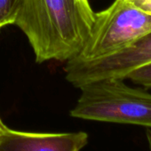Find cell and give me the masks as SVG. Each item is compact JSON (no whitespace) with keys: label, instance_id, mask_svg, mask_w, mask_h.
<instances>
[{"label":"cell","instance_id":"cell-6","mask_svg":"<svg viewBox=\"0 0 151 151\" xmlns=\"http://www.w3.org/2000/svg\"><path fill=\"white\" fill-rule=\"evenodd\" d=\"M22 0H0V29L14 24Z\"/></svg>","mask_w":151,"mask_h":151},{"label":"cell","instance_id":"cell-8","mask_svg":"<svg viewBox=\"0 0 151 151\" xmlns=\"http://www.w3.org/2000/svg\"><path fill=\"white\" fill-rule=\"evenodd\" d=\"M140 11L151 15V0H128Z\"/></svg>","mask_w":151,"mask_h":151},{"label":"cell","instance_id":"cell-4","mask_svg":"<svg viewBox=\"0 0 151 151\" xmlns=\"http://www.w3.org/2000/svg\"><path fill=\"white\" fill-rule=\"evenodd\" d=\"M151 62V32L130 47L110 56L88 61L68 60L66 79L75 87L106 78L125 79L134 69Z\"/></svg>","mask_w":151,"mask_h":151},{"label":"cell","instance_id":"cell-9","mask_svg":"<svg viewBox=\"0 0 151 151\" xmlns=\"http://www.w3.org/2000/svg\"><path fill=\"white\" fill-rule=\"evenodd\" d=\"M146 137L149 151H151V128H146Z\"/></svg>","mask_w":151,"mask_h":151},{"label":"cell","instance_id":"cell-3","mask_svg":"<svg viewBox=\"0 0 151 151\" xmlns=\"http://www.w3.org/2000/svg\"><path fill=\"white\" fill-rule=\"evenodd\" d=\"M151 32V15L128 0H115L95 13L91 34L79 54L69 60L88 61L117 53Z\"/></svg>","mask_w":151,"mask_h":151},{"label":"cell","instance_id":"cell-1","mask_svg":"<svg viewBox=\"0 0 151 151\" xmlns=\"http://www.w3.org/2000/svg\"><path fill=\"white\" fill-rule=\"evenodd\" d=\"M95 13L89 0H22L14 24L27 37L36 61H68L83 50Z\"/></svg>","mask_w":151,"mask_h":151},{"label":"cell","instance_id":"cell-5","mask_svg":"<svg viewBox=\"0 0 151 151\" xmlns=\"http://www.w3.org/2000/svg\"><path fill=\"white\" fill-rule=\"evenodd\" d=\"M88 134L76 132H33L0 125V151H80Z\"/></svg>","mask_w":151,"mask_h":151},{"label":"cell","instance_id":"cell-10","mask_svg":"<svg viewBox=\"0 0 151 151\" xmlns=\"http://www.w3.org/2000/svg\"><path fill=\"white\" fill-rule=\"evenodd\" d=\"M3 124V122H2V120H1V118H0V125H1Z\"/></svg>","mask_w":151,"mask_h":151},{"label":"cell","instance_id":"cell-2","mask_svg":"<svg viewBox=\"0 0 151 151\" xmlns=\"http://www.w3.org/2000/svg\"><path fill=\"white\" fill-rule=\"evenodd\" d=\"M79 89L81 95L71 116L151 128V94L147 92L132 88L120 78L93 81Z\"/></svg>","mask_w":151,"mask_h":151},{"label":"cell","instance_id":"cell-7","mask_svg":"<svg viewBox=\"0 0 151 151\" xmlns=\"http://www.w3.org/2000/svg\"><path fill=\"white\" fill-rule=\"evenodd\" d=\"M126 78L145 88H151V62L134 69Z\"/></svg>","mask_w":151,"mask_h":151}]
</instances>
